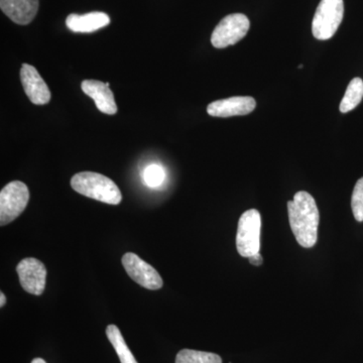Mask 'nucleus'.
I'll use <instances>...</instances> for the list:
<instances>
[{
    "label": "nucleus",
    "mask_w": 363,
    "mask_h": 363,
    "mask_svg": "<svg viewBox=\"0 0 363 363\" xmlns=\"http://www.w3.org/2000/svg\"><path fill=\"white\" fill-rule=\"evenodd\" d=\"M32 363H47V362H45L44 359H42V358H35V359L33 360Z\"/></svg>",
    "instance_id": "21"
},
{
    "label": "nucleus",
    "mask_w": 363,
    "mask_h": 363,
    "mask_svg": "<svg viewBox=\"0 0 363 363\" xmlns=\"http://www.w3.org/2000/svg\"><path fill=\"white\" fill-rule=\"evenodd\" d=\"M145 183L150 188H157L166 180V172L159 164H149L143 173Z\"/></svg>",
    "instance_id": "17"
},
{
    "label": "nucleus",
    "mask_w": 363,
    "mask_h": 363,
    "mask_svg": "<svg viewBox=\"0 0 363 363\" xmlns=\"http://www.w3.org/2000/svg\"><path fill=\"white\" fill-rule=\"evenodd\" d=\"M351 208H352L354 218L358 222L363 221V178H360L353 190L351 197Z\"/></svg>",
    "instance_id": "18"
},
{
    "label": "nucleus",
    "mask_w": 363,
    "mask_h": 363,
    "mask_svg": "<svg viewBox=\"0 0 363 363\" xmlns=\"http://www.w3.org/2000/svg\"><path fill=\"white\" fill-rule=\"evenodd\" d=\"M108 82L97 80H84L81 84L83 92L94 100L98 111L113 116L117 112V105Z\"/></svg>",
    "instance_id": "11"
},
{
    "label": "nucleus",
    "mask_w": 363,
    "mask_h": 363,
    "mask_svg": "<svg viewBox=\"0 0 363 363\" xmlns=\"http://www.w3.org/2000/svg\"><path fill=\"white\" fill-rule=\"evenodd\" d=\"M6 295H4V293H0V307H4V305H6Z\"/></svg>",
    "instance_id": "20"
},
{
    "label": "nucleus",
    "mask_w": 363,
    "mask_h": 363,
    "mask_svg": "<svg viewBox=\"0 0 363 363\" xmlns=\"http://www.w3.org/2000/svg\"><path fill=\"white\" fill-rule=\"evenodd\" d=\"M248 260H250V262L252 266L255 267L262 266V262H264V259H262L259 252L257 253V255H252V257H248Z\"/></svg>",
    "instance_id": "19"
},
{
    "label": "nucleus",
    "mask_w": 363,
    "mask_h": 363,
    "mask_svg": "<svg viewBox=\"0 0 363 363\" xmlns=\"http://www.w3.org/2000/svg\"><path fill=\"white\" fill-rule=\"evenodd\" d=\"M71 187L79 194L106 204L118 205L123 200L121 190L111 179L94 172H82L72 177Z\"/></svg>",
    "instance_id": "2"
},
{
    "label": "nucleus",
    "mask_w": 363,
    "mask_h": 363,
    "mask_svg": "<svg viewBox=\"0 0 363 363\" xmlns=\"http://www.w3.org/2000/svg\"><path fill=\"white\" fill-rule=\"evenodd\" d=\"M257 107V102L250 96H234L217 100L208 105L207 112L214 117L247 116Z\"/></svg>",
    "instance_id": "10"
},
{
    "label": "nucleus",
    "mask_w": 363,
    "mask_h": 363,
    "mask_svg": "<svg viewBox=\"0 0 363 363\" xmlns=\"http://www.w3.org/2000/svg\"><path fill=\"white\" fill-rule=\"evenodd\" d=\"M363 98V81L360 78H354L350 81L345 94L341 100L340 112L347 113L362 102Z\"/></svg>",
    "instance_id": "15"
},
{
    "label": "nucleus",
    "mask_w": 363,
    "mask_h": 363,
    "mask_svg": "<svg viewBox=\"0 0 363 363\" xmlns=\"http://www.w3.org/2000/svg\"><path fill=\"white\" fill-rule=\"evenodd\" d=\"M176 363H222V359L215 353L183 350L177 354Z\"/></svg>",
    "instance_id": "16"
},
{
    "label": "nucleus",
    "mask_w": 363,
    "mask_h": 363,
    "mask_svg": "<svg viewBox=\"0 0 363 363\" xmlns=\"http://www.w3.org/2000/svg\"><path fill=\"white\" fill-rule=\"evenodd\" d=\"M30 191L21 181L7 184L0 192V225L4 226L16 220L28 204Z\"/></svg>",
    "instance_id": "5"
},
{
    "label": "nucleus",
    "mask_w": 363,
    "mask_h": 363,
    "mask_svg": "<svg viewBox=\"0 0 363 363\" xmlns=\"http://www.w3.org/2000/svg\"><path fill=\"white\" fill-rule=\"evenodd\" d=\"M262 217L259 212L250 209L241 215L236 234V247L241 257H248L259 252Z\"/></svg>",
    "instance_id": "4"
},
{
    "label": "nucleus",
    "mask_w": 363,
    "mask_h": 363,
    "mask_svg": "<svg viewBox=\"0 0 363 363\" xmlns=\"http://www.w3.org/2000/svg\"><path fill=\"white\" fill-rule=\"evenodd\" d=\"M39 0H0V9L9 20L21 26L32 23L39 11Z\"/></svg>",
    "instance_id": "12"
},
{
    "label": "nucleus",
    "mask_w": 363,
    "mask_h": 363,
    "mask_svg": "<svg viewBox=\"0 0 363 363\" xmlns=\"http://www.w3.org/2000/svg\"><path fill=\"white\" fill-rule=\"evenodd\" d=\"M21 285L26 292L40 296L44 293L47 269L40 260L26 257L16 267Z\"/></svg>",
    "instance_id": "8"
},
{
    "label": "nucleus",
    "mask_w": 363,
    "mask_h": 363,
    "mask_svg": "<svg viewBox=\"0 0 363 363\" xmlns=\"http://www.w3.org/2000/svg\"><path fill=\"white\" fill-rule=\"evenodd\" d=\"M289 221L301 247L311 248L316 245L320 215L311 194L300 191L288 202Z\"/></svg>",
    "instance_id": "1"
},
{
    "label": "nucleus",
    "mask_w": 363,
    "mask_h": 363,
    "mask_svg": "<svg viewBox=\"0 0 363 363\" xmlns=\"http://www.w3.org/2000/svg\"><path fill=\"white\" fill-rule=\"evenodd\" d=\"M106 335L116 350L121 363H138L116 325L111 324L107 326Z\"/></svg>",
    "instance_id": "14"
},
{
    "label": "nucleus",
    "mask_w": 363,
    "mask_h": 363,
    "mask_svg": "<svg viewBox=\"0 0 363 363\" xmlns=\"http://www.w3.org/2000/svg\"><path fill=\"white\" fill-rule=\"evenodd\" d=\"M250 26V20L245 14H229L214 28L211 44L216 49H225L229 45L238 44L247 35Z\"/></svg>",
    "instance_id": "6"
},
{
    "label": "nucleus",
    "mask_w": 363,
    "mask_h": 363,
    "mask_svg": "<svg viewBox=\"0 0 363 363\" xmlns=\"http://www.w3.org/2000/svg\"><path fill=\"white\" fill-rule=\"evenodd\" d=\"M343 16V0H321L312 21L313 35L320 40L331 39L342 23Z\"/></svg>",
    "instance_id": "3"
},
{
    "label": "nucleus",
    "mask_w": 363,
    "mask_h": 363,
    "mask_svg": "<svg viewBox=\"0 0 363 363\" xmlns=\"http://www.w3.org/2000/svg\"><path fill=\"white\" fill-rule=\"evenodd\" d=\"M111 23L108 14L93 11L86 14L72 13L66 20L67 28L74 33H93Z\"/></svg>",
    "instance_id": "13"
},
{
    "label": "nucleus",
    "mask_w": 363,
    "mask_h": 363,
    "mask_svg": "<svg viewBox=\"0 0 363 363\" xmlns=\"http://www.w3.org/2000/svg\"><path fill=\"white\" fill-rule=\"evenodd\" d=\"M21 81L26 96L35 105L48 104L51 100V91L35 67L23 64L21 68Z\"/></svg>",
    "instance_id": "9"
},
{
    "label": "nucleus",
    "mask_w": 363,
    "mask_h": 363,
    "mask_svg": "<svg viewBox=\"0 0 363 363\" xmlns=\"http://www.w3.org/2000/svg\"><path fill=\"white\" fill-rule=\"evenodd\" d=\"M123 264L128 276L138 285L152 291L162 288L164 283L159 272L135 253H125L123 257Z\"/></svg>",
    "instance_id": "7"
}]
</instances>
